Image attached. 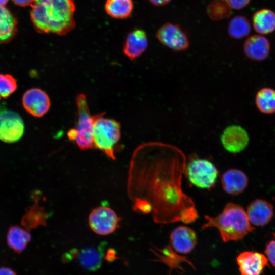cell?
Wrapping results in <instances>:
<instances>
[{
    "label": "cell",
    "instance_id": "obj_1",
    "mask_svg": "<svg viewBox=\"0 0 275 275\" xmlns=\"http://www.w3.org/2000/svg\"><path fill=\"white\" fill-rule=\"evenodd\" d=\"M186 159L178 148L168 144L151 142L134 152L129 177L133 208L152 213L156 223L195 222L198 216L193 199L182 188Z\"/></svg>",
    "mask_w": 275,
    "mask_h": 275
},
{
    "label": "cell",
    "instance_id": "obj_2",
    "mask_svg": "<svg viewBox=\"0 0 275 275\" xmlns=\"http://www.w3.org/2000/svg\"><path fill=\"white\" fill-rule=\"evenodd\" d=\"M31 7V21L40 33L65 35L75 27L73 0H35Z\"/></svg>",
    "mask_w": 275,
    "mask_h": 275
},
{
    "label": "cell",
    "instance_id": "obj_3",
    "mask_svg": "<svg viewBox=\"0 0 275 275\" xmlns=\"http://www.w3.org/2000/svg\"><path fill=\"white\" fill-rule=\"evenodd\" d=\"M205 222L202 229L216 228L225 242L242 239L255 228L252 226L246 211L240 205L228 202L221 212L215 217L204 215Z\"/></svg>",
    "mask_w": 275,
    "mask_h": 275
},
{
    "label": "cell",
    "instance_id": "obj_4",
    "mask_svg": "<svg viewBox=\"0 0 275 275\" xmlns=\"http://www.w3.org/2000/svg\"><path fill=\"white\" fill-rule=\"evenodd\" d=\"M93 140L94 147L115 160V148L121 138V126L116 120L104 117V113L94 115Z\"/></svg>",
    "mask_w": 275,
    "mask_h": 275
},
{
    "label": "cell",
    "instance_id": "obj_5",
    "mask_svg": "<svg viewBox=\"0 0 275 275\" xmlns=\"http://www.w3.org/2000/svg\"><path fill=\"white\" fill-rule=\"evenodd\" d=\"M184 175L193 185L210 189L214 187L219 175L217 167L208 159L191 156L186 162Z\"/></svg>",
    "mask_w": 275,
    "mask_h": 275
},
{
    "label": "cell",
    "instance_id": "obj_6",
    "mask_svg": "<svg viewBox=\"0 0 275 275\" xmlns=\"http://www.w3.org/2000/svg\"><path fill=\"white\" fill-rule=\"evenodd\" d=\"M77 110L74 142L81 150L91 149L94 147L93 140V126L94 116L91 115L86 96L80 93L76 98Z\"/></svg>",
    "mask_w": 275,
    "mask_h": 275
},
{
    "label": "cell",
    "instance_id": "obj_7",
    "mask_svg": "<svg viewBox=\"0 0 275 275\" xmlns=\"http://www.w3.org/2000/svg\"><path fill=\"white\" fill-rule=\"evenodd\" d=\"M121 219L109 207L99 206L90 212L88 222L90 228L100 235H107L118 227Z\"/></svg>",
    "mask_w": 275,
    "mask_h": 275
},
{
    "label": "cell",
    "instance_id": "obj_8",
    "mask_svg": "<svg viewBox=\"0 0 275 275\" xmlns=\"http://www.w3.org/2000/svg\"><path fill=\"white\" fill-rule=\"evenodd\" d=\"M24 124L16 112L8 109L0 111V140L7 143L18 141L23 135Z\"/></svg>",
    "mask_w": 275,
    "mask_h": 275
},
{
    "label": "cell",
    "instance_id": "obj_9",
    "mask_svg": "<svg viewBox=\"0 0 275 275\" xmlns=\"http://www.w3.org/2000/svg\"><path fill=\"white\" fill-rule=\"evenodd\" d=\"M156 37L163 45L174 51H184L189 46L187 33L178 24H164L157 31Z\"/></svg>",
    "mask_w": 275,
    "mask_h": 275
},
{
    "label": "cell",
    "instance_id": "obj_10",
    "mask_svg": "<svg viewBox=\"0 0 275 275\" xmlns=\"http://www.w3.org/2000/svg\"><path fill=\"white\" fill-rule=\"evenodd\" d=\"M22 101L24 109L35 117H41L45 115L51 106V101L48 94L37 88L26 91L23 95Z\"/></svg>",
    "mask_w": 275,
    "mask_h": 275
},
{
    "label": "cell",
    "instance_id": "obj_11",
    "mask_svg": "<svg viewBox=\"0 0 275 275\" xmlns=\"http://www.w3.org/2000/svg\"><path fill=\"white\" fill-rule=\"evenodd\" d=\"M221 142L228 152L236 154L242 151L248 146L249 136L241 126L232 125L226 127L221 136Z\"/></svg>",
    "mask_w": 275,
    "mask_h": 275
},
{
    "label": "cell",
    "instance_id": "obj_12",
    "mask_svg": "<svg viewBox=\"0 0 275 275\" xmlns=\"http://www.w3.org/2000/svg\"><path fill=\"white\" fill-rule=\"evenodd\" d=\"M240 275H261L268 266V260L264 254L254 251H244L236 258Z\"/></svg>",
    "mask_w": 275,
    "mask_h": 275
},
{
    "label": "cell",
    "instance_id": "obj_13",
    "mask_svg": "<svg viewBox=\"0 0 275 275\" xmlns=\"http://www.w3.org/2000/svg\"><path fill=\"white\" fill-rule=\"evenodd\" d=\"M197 236L196 232L186 226L175 228L170 235V246L177 253L187 254L196 245Z\"/></svg>",
    "mask_w": 275,
    "mask_h": 275
},
{
    "label": "cell",
    "instance_id": "obj_14",
    "mask_svg": "<svg viewBox=\"0 0 275 275\" xmlns=\"http://www.w3.org/2000/svg\"><path fill=\"white\" fill-rule=\"evenodd\" d=\"M248 183L249 179L246 174L237 169L227 170L221 177L223 190L231 196H237L243 193Z\"/></svg>",
    "mask_w": 275,
    "mask_h": 275
},
{
    "label": "cell",
    "instance_id": "obj_15",
    "mask_svg": "<svg viewBox=\"0 0 275 275\" xmlns=\"http://www.w3.org/2000/svg\"><path fill=\"white\" fill-rule=\"evenodd\" d=\"M246 212L251 224L263 226L271 220L273 207L271 203L266 200L256 199L249 205Z\"/></svg>",
    "mask_w": 275,
    "mask_h": 275
},
{
    "label": "cell",
    "instance_id": "obj_16",
    "mask_svg": "<svg viewBox=\"0 0 275 275\" xmlns=\"http://www.w3.org/2000/svg\"><path fill=\"white\" fill-rule=\"evenodd\" d=\"M148 45L146 32L142 29H135L128 34L123 45V51L127 58L133 60L142 54Z\"/></svg>",
    "mask_w": 275,
    "mask_h": 275
},
{
    "label": "cell",
    "instance_id": "obj_17",
    "mask_svg": "<svg viewBox=\"0 0 275 275\" xmlns=\"http://www.w3.org/2000/svg\"><path fill=\"white\" fill-rule=\"evenodd\" d=\"M32 196L34 203L26 210L21 222L22 226L29 231L40 226H46L49 217L45 209L39 204L38 193Z\"/></svg>",
    "mask_w": 275,
    "mask_h": 275
},
{
    "label": "cell",
    "instance_id": "obj_18",
    "mask_svg": "<svg viewBox=\"0 0 275 275\" xmlns=\"http://www.w3.org/2000/svg\"><path fill=\"white\" fill-rule=\"evenodd\" d=\"M270 49L268 40L261 35H254L245 41L243 50L251 60L261 61L267 58Z\"/></svg>",
    "mask_w": 275,
    "mask_h": 275
},
{
    "label": "cell",
    "instance_id": "obj_19",
    "mask_svg": "<svg viewBox=\"0 0 275 275\" xmlns=\"http://www.w3.org/2000/svg\"><path fill=\"white\" fill-rule=\"evenodd\" d=\"M31 240V235L24 227L15 225L8 229L6 240L8 246L16 253L20 254L26 248Z\"/></svg>",
    "mask_w": 275,
    "mask_h": 275
},
{
    "label": "cell",
    "instance_id": "obj_20",
    "mask_svg": "<svg viewBox=\"0 0 275 275\" xmlns=\"http://www.w3.org/2000/svg\"><path fill=\"white\" fill-rule=\"evenodd\" d=\"M17 20L5 6H0V44L11 41L17 32Z\"/></svg>",
    "mask_w": 275,
    "mask_h": 275
},
{
    "label": "cell",
    "instance_id": "obj_21",
    "mask_svg": "<svg viewBox=\"0 0 275 275\" xmlns=\"http://www.w3.org/2000/svg\"><path fill=\"white\" fill-rule=\"evenodd\" d=\"M103 244L98 248L88 247L76 250V256H77L80 264L86 269L94 271L98 269L102 264L103 256Z\"/></svg>",
    "mask_w": 275,
    "mask_h": 275
},
{
    "label": "cell",
    "instance_id": "obj_22",
    "mask_svg": "<svg viewBox=\"0 0 275 275\" xmlns=\"http://www.w3.org/2000/svg\"><path fill=\"white\" fill-rule=\"evenodd\" d=\"M253 27L257 33L266 35L275 30V12L268 9L256 11L253 16Z\"/></svg>",
    "mask_w": 275,
    "mask_h": 275
},
{
    "label": "cell",
    "instance_id": "obj_23",
    "mask_svg": "<svg viewBox=\"0 0 275 275\" xmlns=\"http://www.w3.org/2000/svg\"><path fill=\"white\" fill-rule=\"evenodd\" d=\"M133 9L132 0H106L105 9L111 17L123 19L129 17Z\"/></svg>",
    "mask_w": 275,
    "mask_h": 275
},
{
    "label": "cell",
    "instance_id": "obj_24",
    "mask_svg": "<svg viewBox=\"0 0 275 275\" xmlns=\"http://www.w3.org/2000/svg\"><path fill=\"white\" fill-rule=\"evenodd\" d=\"M255 103L257 108L262 113H274L275 90L269 87L261 89L256 95Z\"/></svg>",
    "mask_w": 275,
    "mask_h": 275
},
{
    "label": "cell",
    "instance_id": "obj_25",
    "mask_svg": "<svg viewBox=\"0 0 275 275\" xmlns=\"http://www.w3.org/2000/svg\"><path fill=\"white\" fill-rule=\"evenodd\" d=\"M228 30V33L231 37L241 39L250 34L251 26L245 16H236L229 22Z\"/></svg>",
    "mask_w": 275,
    "mask_h": 275
},
{
    "label": "cell",
    "instance_id": "obj_26",
    "mask_svg": "<svg viewBox=\"0 0 275 275\" xmlns=\"http://www.w3.org/2000/svg\"><path fill=\"white\" fill-rule=\"evenodd\" d=\"M207 12L213 20H219L229 17L231 8L225 0H213L207 6Z\"/></svg>",
    "mask_w": 275,
    "mask_h": 275
},
{
    "label": "cell",
    "instance_id": "obj_27",
    "mask_svg": "<svg viewBox=\"0 0 275 275\" xmlns=\"http://www.w3.org/2000/svg\"><path fill=\"white\" fill-rule=\"evenodd\" d=\"M17 88L16 80L11 75L0 74V100L9 97Z\"/></svg>",
    "mask_w": 275,
    "mask_h": 275
},
{
    "label": "cell",
    "instance_id": "obj_28",
    "mask_svg": "<svg viewBox=\"0 0 275 275\" xmlns=\"http://www.w3.org/2000/svg\"><path fill=\"white\" fill-rule=\"evenodd\" d=\"M265 253L268 260L275 267V240H272L267 243Z\"/></svg>",
    "mask_w": 275,
    "mask_h": 275
},
{
    "label": "cell",
    "instance_id": "obj_29",
    "mask_svg": "<svg viewBox=\"0 0 275 275\" xmlns=\"http://www.w3.org/2000/svg\"><path fill=\"white\" fill-rule=\"evenodd\" d=\"M232 9H241L246 7L251 0H225Z\"/></svg>",
    "mask_w": 275,
    "mask_h": 275
},
{
    "label": "cell",
    "instance_id": "obj_30",
    "mask_svg": "<svg viewBox=\"0 0 275 275\" xmlns=\"http://www.w3.org/2000/svg\"><path fill=\"white\" fill-rule=\"evenodd\" d=\"M17 5L21 7L31 6L35 0H12Z\"/></svg>",
    "mask_w": 275,
    "mask_h": 275
},
{
    "label": "cell",
    "instance_id": "obj_31",
    "mask_svg": "<svg viewBox=\"0 0 275 275\" xmlns=\"http://www.w3.org/2000/svg\"><path fill=\"white\" fill-rule=\"evenodd\" d=\"M0 275H17L14 270L8 267H0Z\"/></svg>",
    "mask_w": 275,
    "mask_h": 275
},
{
    "label": "cell",
    "instance_id": "obj_32",
    "mask_svg": "<svg viewBox=\"0 0 275 275\" xmlns=\"http://www.w3.org/2000/svg\"><path fill=\"white\" fill-rule=\"evenodd\" d=\"M151 4L156 6H162L168 4L171 0H148Z\"/></svg>",
    "mask_w": 275,
    "mask_h": 275
},
{
    "label": "cell",
    "instance_id": "obj_33",
    "mask_svg": "<svg viewBox=\"0 0 275 275\" xmlns=\"http://www.w3.org/2000/svg\"><path fill=\"white\" fill-rule=\"evenodd\" d=\"M115 253L114 250L111 249L109 250L106 254V259L108 261L114 260L115 259Z\"/></svg>",
    "mask_w": 275,
    "mask_h": 275
},
{
    "label": "cell",
    "instance_id": "obj_34",
    "mask_svg": "<svg viewBox=\"0 0 275 275\" xmlns=\"http://www.w3.org/2000/svg\"><path fill=\"white\" fill-rule=\"evenodd\" d=\"M8 0H0V6H5Z\"/></svg>",
    "mask_w": 275,
    "mask_h": 275
}]
</instances>
